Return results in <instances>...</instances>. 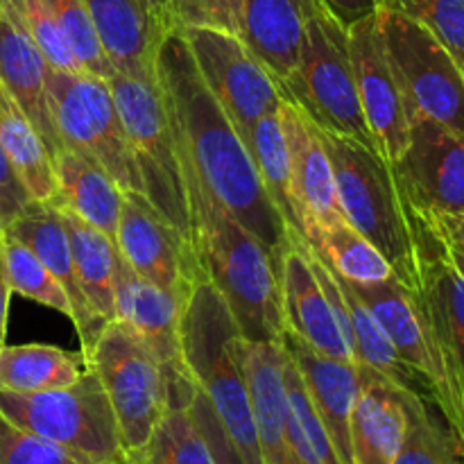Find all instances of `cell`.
<instances>
[{"mask_svg": "<svg viewBox=\"0 0 464 464\" xmlns=\"http://www.w3.org/2000/svg\"><path fill=\"white\" fill-rule=\"evenodd\" d=\"M157 80L198 179L281 261L288 225L267 198L243 136L204 84L179 25L170 27L159 44Z\"/></svg>", "mask_w": 464, "mask_h": 464, "instance_id": "1", "label": "cell"}, {"mask_svg": "<svg viewBox=\"0 0 464 464\" xmlns=\"http://www.w3.org/2000/svg\"><path fill=\"white\" fill-rule=\"evenodd\" d=\"M181 161L188 190L190 243L204 276L222 295L243 338L281 343L285 326L279 261L204 188L184 150Z\"/></svg>", "mask_w": 464, "mask_h": 464, "instance_id": "2", "label": "cell"}, {"mask_svg": "<svg viewBox=\"0 0 464 464\" xmlns=\"http://www.w3.org/2000/svg\"><path fill=\"white\" fill-rule=\"evenodd\" d=\"M344 220L385 256L406 288H420V220L392 166L374 148L320 130Z\"/></svg>", "mask_w": 464, "mask_h": 464, "instance_id": "3", "label": "cell"}, {"mask_svg": "<svg viewBox=\"0 0 464 464\" xmlns=\"http://www.w3.org/2000/svg\"><path fill=\"white\" fill-rule=\"evenodd\" d=\"M238 322L208 281L195 285L181 315V356L245 464H263L238 358Z\"/></svg>", "mask_w": 464, "mask_h": 464, "instance_id": "4", "label": "cell"}, {"mask_svg": "<svg viewBox=\"0 0 464 464\" xmlns=\"http://www.w3.org/2000/svg\"><path fill=\"white\" fill-rule=\"evenodd\" d=\"M118 113L130 139L143 198L190 240V208L184 161L166 95L154 77H109Z\"/></svg>", "mask_w": 464, "mask_h": 464, "instance_id": "5", "label": "cell"}, {"mask_svg": "<svg viewBox=\"0 0 464 464\" xmlns=\"http://www.w3.org/2000/svg\"><path fill=\"white\" fill-rule=\"evenodd\" d=\"M0 415L86 464H122L125 458L111 403L89 365L68 388L30 394L0 390Z\"/></svg>", "mask_w": 464, "mask_h": 464, "instance_id": "6", "label": "cell"}, {"mask_svg": "<svg viewBox=\"0 0 464 464\" xmlns=\"http://www.w3.org/2000/svg\"><path fill=\"white\" fill-rule=\"evenodd\" d=\"M279 84L320 130L376 150L358 98L349 32L324 7L308 18L297 66Z\"/></svg>", "mask_w": 464, "mask_h": 464, "instance_id": "7", "label": "cell"}, {"mask_svg": "<svg viewBox=\"0 0 464 464\" xmlns=\"http://www.w3.org/2000/svg\"><path fill=\"white\" fill-rule=\"evenodd\" d=\"M84 358L86 365L98 374L111 403L122 451H136L148 442L154 426L170 406L161 362L140 335L121 320L104 324Z\"/></svg>", "mask_w": 464, "mask_h": 464, "instance_id": "8", "label": "cell"}, {"mask_svg": "<svg viewBox=\"0 0 464 464\" xmlns=\"http://www.w3.org/2000/svg\"><path fill=\"white\" fill-rule=\"evenodd\" d=\"M381 39L408 116L430 118L464 136V68L429 30L379 7Z\"/></svg>", "mask_w": 464, "mask_h": 464, "instance_id": "9", "label": "cell"}, {"mask_svg": "<svg viewBox=\"0 0 464 464\" xmlns=\"http://www.w3.org/2000/svg\"><path fill=\"white\" fill-rule=\"evenodd\" d=\"M48 89L63 145L102 166L125 193H140L130 139L109 82L89 72L50 68Z\"/></svg>", "mask_w": 464, "mask_h": 464, "instance_id": "10", "label": "cell"}, {"mask_svg": "<svg viewBox=\"0 0 464 464\" xmlns=\"http://www.w3.org/2000/svg\"><path fill=\"white\" fill-rule=\"evenodd\" d=\"M420 220V218H417ZM444 372L447 401L440 411L464 456L460 383L464 374V258L420 220V288L415 290Z\"/></svg>", "mask_w": 464, "mask_h": 464, "instance_id": "11", "label": "cell"}, {"mask_svg": "<svg viewBox=\"0 0 464 464\" xmlns=\"http://www.w3.org/2000/svg\"><path fill=\"white\" fill-rule=\"evenodd\" d=\"M193 62L238 134L256 125L266 113L279 111L284 91L279 80L238 34L216 27H179Z\"/></svg>", "mask_w": 464, "mask_h": 464, "instance_id": "12", "label": "cell"}, {"mask_svg": "<svg viewBox=\"0 0 464 464\" xmlns=\"http://www.w3.org/2000/svg\"><path fill=\"white\" fill-rule=\"evenodd\" d=\"M116 247L136 275L163 290L190 295L207 281L193 243L140 193H122Z\"/></svg>", "mask_w": 464, "mask_h": 464, "instance_id": "13", "label": "cell"}, {"mask_svg": "<svg viewBox=\"0 0 464 464\" xmlns=\"http://www.w3.org/2000/svg\"><path fill=\"white\" fill-rule=\"evenodd\" d=\"M188 297L186 293H172L150 284L118 254L113 295L116 320L131 326L161 362L170 403H188L195 392V383L181 356V315Z\"/></svg>", "mask_w": 464, "mask_h": 464, "instance_id": "14", "label": "cell"}, {"mask_svg": "<svg viewBox=\"0 0 464 464\" xmlns=\"http://www.w3.org/2000/svg\"><path fill=\"white\" fill-rule=\"evenodd\" d=\"M408 148L392 170L417 213L464 211V136L424 116H408Z\"/></svg>", "mask_w": 464, "mask_h": 464, "instance_id": "15", "label": "cell"}, {"mask_svg": "<svg viewBox=\"0 0 464 464\" xmlns=\"http://www.w3.org/2000/svg\"><path fill=\"white\" fill-rule=\"evenodd\" d=\"M349 53L362 113L376 150L392 166L408 148L411 121L394 72L385 54L376 14L349 27Z\"/></svg>", "mask_w": 464, "mask_h": 464, "instance_id": "16", "label": "cell"}, {"mask_svg": "<svg viewBox=\"0 0 464 464\" xmlns=\"http://www.w3.org/2000/svg\"><path fill=\"white\" fill-rule=\"evenodd\" d=\"M279 116L288 143L295 208H297L304 240L311 245L322 229L344 220L338 207L334 166L322 143L320 127L285 93L281 100Z\"/></svg>", "mask_w": 464, "mask_h": 464, "instance_id": "17", "label": "cell"}, {"mask_svg": "<svg viewBox=\"0 0 464 464\" xmlns=\"http://www.w3.org/2000/svg\"><path fill=\"white\" fill-rule=\"evenodd\" d=\"M349 285L370 308L374 320L379 322L383 334L397 349L403 365L429 390L435 408L442 411L444 401H447V383H444L442 365L435 353L433 338H430L429 324L424 320L415 290L406 288L397 276H390L388 281H381V284Z\"/></svg>", "mask_w": 464, "mask_h": 464, "instance_id": "18", "label": "cell"}, {"mask_svg": "<svg viewBox=\"0 0 464 464\" xmlns=\"http://www.w3.org/2000/svg\"><path fill=\"white\" fill-rule=\"evenodd\" d=\"M279 285L285 331L317 353L353 362L329 297L313 270L311 247L304 236L293 229H288V245L279 261Z\"/></svg>", "mask_w": 464, "mask_h": 464, "instance_id": "19", "label": "cell"}, {"mask_svg": "<svg viewBox=\"0 0 464 464\" xmlns=\"http://www.w3.org/2000/svg\"><path fill=\"white\" fill-rule=\"evenodd\" d=\"M48 75L50 66L23 21L18 0H0V82L39 131L50 159H54L66 145L54 125Z\"/></svg>", "mask_w": 464, "mask_h": 464, "instance_id": "20", "label": "cell"}, {"mask_svg": "<svg viewBox=\"0 0 464 464\" xmlns=\"http://www.w3.org/2000/svg\"><path fill=\"white\" fill-rule=\"evenodd\" d=\"M3 231L12 238L21 240L25 247H30L36 254V258L53 272L54 279L62 284V288L66 290L68 302H71L72 308V324H75L82 343V356H86L93 349L95 340L102 334L107 322L93 311L80 279H77L75 261H72L71 254V240H68L66 229H63L57 207H53L50 202L32 199Z\"/></svg>", "mask_w": 464, "mask_h": 464, "instance_id": "21", "label": "cell"}, {"mask_svg": "<svg viewBox=\"0 0 464 464\" xmlns=\"http://www.w3.org/2000/svg\"><path fill=\"white\" fill-rule=\"evenodd\" d=\"M420 390L401 388L388 376L361 367V390L352 412L353 464H392L411 421V406Z\"/></svg>", "mask_w": 464, "mask_h": 464, "instance_id": "22", "label": "cell"}, {"mask_svg": "<svg viewBox=\"0 0 464 464\" xmlns=\"http://www.w3.org/2000/svg\"><path fill=\"white\" fill-rule=\"evenodd\" d=\"M281 344L302 374L308 397L324 421L340 460L343 464H353L349 424L361 390V365L317 353L290 331H284Z\"/></svg>", "mask_w": 464, "mask_h": 464, "instance_id": "23", "label": "cell"}, {"mask_svg": "<svg viewBox=\"0 0 464 464\" xmlns=\"http://www.w3.org/2000/svg\"><path fill=\"white\" fill-rule=\"evenodd\" d=\"M311 261L313 270H315L317 279H320L322 290L329 297V304L334 308L340 331H343L344 343H347L349 352H352L353 362L388 376L390 381H394L401 388L420 390L421 383L417 381V376L403 365L397 349L392 347V343L383 334L379 322L374 320L370 308L353 293L349 281L331 272L313 252Z\"/></svg>", "mask_w": 464, "mask_h": 464, "instance_id": "24", "label": "cell"}, {"mask_svg": "<svg viewBox=\"0 0 464 464\" xmlns=\"http://www.w3.org/2000/svg\"><path fill=\"white\" fill-rule=\"evenodd\" d=\"M113 71L130 77L157 75V50L170 27L145 0H84Z\"/></svg>", "mask_w": 464, "mask_h": 464, "instance_id": "25", "label": "cell"}, {"mask_svg": "<svg viewBox=\"0 0 464 464\" xmlns=\"http://www.w3.org/2000/svg\"><path fill=\"white\" fill-rule=\"evenodd\" d=\"M320 0H240L238 36L279 82L295 71Z\"/></svg>", "mask_w": 464, "mask_h": 464, "instance_id": "26", "label": "cell"}, {"mask_svg": "<svg viewBox=\"0 0 464 464\" xmlns=\"http://www.w3.org/2000/svg\"><path fill=\"white\" fill-rule=\"evenodd\" d=\"M238 358L263 464H284V429L288 412L284 344L240 338Z\"/></svg>", "mask_w": 464, "mask_h": 464, "instance_id": "27", "label": "cell"}, {"mask_svg": "<svg viewBox=\"0 0 464 464\" xmlns=\"http://www.w3.org/2000/svg\"><path fill=\"white\" fill-rule=\"evenodd\" d=\"M53 170L57 195L50 204L72 211L116 245L118 218L125 193L116 179L102 166L71 148H63L53 159Z\"/></svg>", "mask_w": 464, "mask_h": 464, "instance_id": "28", "label": "cell"}, {"mask_svg": "<svg viewBox=\"0 0 464 464\" xmlns=\"http://www.w3.org/2000/svg\"><path fill=\"white\" fill-rule=\"evenodd\" d=\"M57 211L68 234V240H71V254L72 261H75L77 279H80L91 306L104 322L116 320V311H113L118 266L116 245L102 231L77 218L68 208L57 207Z\"/></svg>", "mask_w": 464, "mask_h": 464, "instance_id": "29", "label": "cell"}, {"mask_svg": "<svg viewBox=\"0 0 464 464\" xmlns=\"http://www.w3.org/2000/svg\"><path fill=\"white\" fill-rule=\"evenodd\" d=\"M0 148L7 154L9 163L25 184L32 199L53 202L57 195L53 159L41 140L39 131L25 116L16 100L12 98L0 82Z\"/></svg>", "mask_w": 464, "mask_h": 464, "instance_id": "30", "label": "cell"}, {"mask_svg": "<svg viewBox=\"0 0 464 464\" xmlns=\"http://www.w3.org/2000/svg\"><path fill=\"white\" fill-rule=\"evenodd\" d=\"M86 372V358L53 344L0 347V390L45 392L68 388Z\"/></svg>", "mask_w": 464, "mask_h": 464, "instance_id": "31", "label": "cell"}, {"mask_svg": "<svg viewBox=\"0 0 464 464\" xmlns=\"http://www.w3.org/2000/svg\"><path fill=\"white\" fill-rule=\"evenodd\" d=\"M285 390H288V412H285L284 429V464H343L324 421L308 397L302 374L288 353H285Z\"/></svg>", "mask_w": 464, "mask_h": 464, "instance_id": "32", "label": "cell"}, {"mask_svg": "<svg viewBox=\"0 0 464 464\" xmlns=\"http://www.w3.org/2000/svg\"><path fill=\"white\" fill-rule=\"evenodd\" d=\"M240 136H243L245 145H247L249 154H252V161L256 166L267 198L272 199L276 211L281 213L288 229L302 234L297 208H295L293 179H290L288 143H285L279 111L266 113L256 125H252Z\"/></svg>", "mask_w": 464, "mask_h": 464, "instance_id": "33", "label": "cell"}, {"mask_svg": "<svg viewBox=\"0 0 464 464\" xmlns=\"http://www.w3.org/2000/svg\"><path fill=\"white\" fill-rule=\"evenodd\" d=\"M188 403H170L148 442L127 451L122 464H218Z\"/></svg>", "mask_w": 464, "mask_h": 464, "instance_id": "34", "label": "cell"}, {"mask_svg": "<svg viewBox=\"0 0 464 464\" xmlns=\"http://www.w3.org/2000/svg\"><path fill=\"white\" fill-rule=\"evenodd\" d=\"M308 247L331 272L343 276L349 284L370 285L394 276L383 254L347 220L322 229Z\"/></svg>", "mask_w": 464, "mask_h": 464, "instance_id": "35", "label": "cell"}, {"mask_svg": "<svg viewBox=\"0 0 464 464\" xmlns=\"http://www.w3.org/2000/svg\"><path fill=\"white\" fill-rule=\"evenodd\" d=\"M464 456L456 438L435 415L426 399L417 397L411 406L408 433L392 464H462Z\"/></svg>", "mask_w": 464, "mask_h": 464, "instance_id": "36", "label": "cell"}, {"mask_svg": "<svg viewBox=\"0 0 464 464\" xmlns=\"http://www.w3.org/2000/svg\"><path fill=\"white\" fill-rule=\"evenodd\" d=\"M5 266H7L12 293L32 299L45 308H53L72 322V308L62 284L54 279L53 272L36 258V254L30 247H25L21 240L7 234H5Z\"/></svg>", "mask_w": 464, "mask_h": 464, "instance_id": "37", "label": "cell"}, {"mask_svg": "<svg viewBox=\"0 0 464 464\" xmlns=\"http://www.w3.org/2000/svg\"><path fill=\"white\" fill-rule=\"evenodd\" d=\"M41 3L48 7L50 16L62 30L63 39L75 54L82 71L109 80L116 71H113L111 62L104 53L102 41H100L84 0H41Z\"/></svg>", "mask_w": 464, "mask_h": 464, "instance_id": "38", "label": "cell"}, {"mask_svg": "<svg viewBox=\"0 0 464 464\" xmlns=\"http://www.w3.org/2000/svg\"><path fill=\"white\" fill-rule=\"evenodd\" d=\"M381 7L420 23L464 68V0H381Z\"/></svg>", "mask_w": 464, "mask_h": 464, "instance_id": "39", "label": "cell"}, {"mask_svg": "<svg viewBox=\"0 0 464 464\" xmlns=\"http://www.w3.org/2000/svg\"><path fill=\"white\" fill-rule=\"evenodd\" d=\"M18 9H21V16L25 21L27 30H30L32 39L39 45L41 54H44L53 71L84 72L77 63L72 50L68 48L62 30L57 27L54 18L50 16L48 7L41 0H18Z\"/></svg>", "mask_w": 464, "mask_h": 464, "instance_id": "40", "label": "cell"}, {"mask_svg": "<svg viewBox=\"0 0 464 464\" xmlns=\"http://www.w3.org/2000/svg\"><path fill=\"white\" fill-rule=\"evenodd\" d=\"M0 464H86L57 444L21 430L0 415Z\"/></svg>", "mask_w": 464, "mask_h": 464, "instance_id": "41", "label": "cell"}, {"mask_svg": "<svg viewBox=\"0 0 464 464\" xmlns=\"http://www.w3.org/2000/svg\"><path fill=\"white\" fill-rule=\"evenodd\" d=\"M170 9L179 27L202 25L238 34L240 0H170Z\"/></svg>", "mask_w": 464, "mask_h": 464, "instance_id": "42", "label": "cell"}, {"mask_svg": "<svg viewBox=\"0 0 464 464\" xmlns=\"http://www.w3.org/2000/svg\"><path fill=\"white\" fill-rule=\"evenodd\" d=\"M188 408H190V412H193L198 426L202 429L204 438H207L208 447H211L216 462L218 464H245L243 458H240V453L236 451V447L231 444L229 435H227L225 429H222L220 420H218L216 412H213L211 403L207 401V397H204L198 388H195L193 397H190Z\"/></svg>", "mask_w": 464, "mask_h": 464, "instance_id": "43", "label": "cell"}, {"mask_svg": "<svg viewBox=\"0 0 464 464\" xmlns=\"http://www.w3.org/2000/svg\"><path fill=\"white\" fill-rule=\"evenodd\" d=\"M30 202L32 195L27 193L25 184L9 163L5 150L0 148V229H5Z\"/></svg>", "mask_w": 464, "mask_h": 464, "instance_id": "44", "label": "cell"}, {"mask_svg": "<svg viewBox=\"0 0 464 464\" xmlns=\"http://www.w3.org/2000/svg\"><path fill=\"white\" fill-rule=\"evenodd\" d=\"M412 211H415V208H412ZM417 218H420L438 238H442L444 243L451 245V247L464 258V211L417 213Z\"/></svg>", "mask_w": 464, "mask_h": 464, "instance_id": "45", "label": "cell"}, {"mask_svg": "<svg viewBox=\"0 0 464 464\" xmlns=\"http://www.w3.org/2000/svg\"><path fill=\"white\" fill-rule=\"evenodd\" d=\"M320 3L344 30L376 14L381 7V0H320Z\"/></svg>", "mask_w": 464, "mask_h": 464, "instance_id": "46", "label": "cell"}, {"mask_svg": "<svg viewBox=\"0 0 464 464\" xmlns=\"http://www.w3.org/2000/svg\"><path fill=\"white\" fill-rule=\"evenodd\" d=\"M9 297H12V288H9L7 266H5V234L0 229V347L5 344V335H7Z\"/></svg>", "mask_w": 464, "mask_h": 464, "instance_id": "47", "label": "cell"}, {"mask_svg": "<svg viewBox=\"0 0 464 464\" xmlns=\"http://www.w3.org/2000/svg\"><path fill=\"white\" fill-rule=\"evenodd\" d=\"M148 3V7L152 9L154 14H157L159 18H161L163 23H166L168 27H175V18H172V9H170V0H145Z\"/></svg>", "mask_w": 464, "mask_h": 464, "instance_id": "48", "label": "cell"}, {"mask_svg": "<svg viewBox=\"0 0 464 464\" xmlns=\"http://www.w3.org/2000/svg\"><path fill=\"white\" fill-rule=\"evenodd\" d=\"M460 399H462V415H464V374H462V383H460Z\"/></svg>", "mask_w": 464, "mask_h": 464, "instance_id": "49", "label": "cell"}, {"mask_svg": "<svg viewBox=\"0 0 464 464\" xmlns=\"http://www.w3.org/2000/svg\"><path fill=\"white\" fill-rule=\"evenodd\" d=\"M462 464H464V462H462Z\"/></svg>", "mask_w": 464, "mask_h": 464, "instance_id": "50", "label": "cell"}]
</instances>
